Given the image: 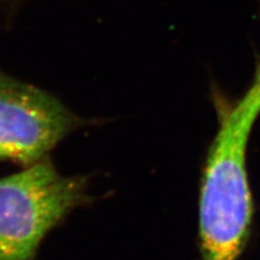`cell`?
Instances as JSON below:
<instances>
[{
  "label": "cell",
  "mask_w": 260,
  "mask_h": 260,
  "mask_svg": "<svg viewBox=\"0 0 260 260\" xmlns=\"http://www.w3.org/2000/svg\"><path fill=\"white\" fill-rule=\"evenodd\" d=\"M86 177L61 176L48 159L0 180V260H34L42 239L89 200Z\"/></svg>",
  "instance_id": "cell-2"
},
{
  "label": "cell",
  "mask_w": 260,
  "mask_h": 260,
  "mask_svg": "<svg viewBox=\"0 0 260 260\" xmlns=\"http://www.w3.org/2000/svg\"><path fill=\"white\" fill-rule=\"evenodd\" d=\"M8 2H11V0H0V5L5 4V3H8Z\"/></svg>",
  "instance_id": "cell-4"
},
{
  "label": "cell",
  "mask_w": 260,
  "mask_h": 260,
  "mask_svg": "<svg viewBox=\"0 0 260 260\" xmlns=\"http://www.w3.org/2000/svg\"><path fill=\"white\" fill-rule=\"evenodd\" d=\"M260 115V59L251 86L223 113L204 169L199 201L203 260H237L252 222L247 144Z\"/></svg>",
  "instance_id": "cell-1"
},
{
  "label": "cell",
  "mask_w": 260,
  "mask_h": 260,
  "mask_svg": "<svg viewBox=\"0 0 260 260\" xmlns=\"http://www.w3.org/2000/svg\"><path fill=\"white\" fill-rule=\"evenodd\" d=\"M84 123L53 95L0 71V160L35 164Z\"/></svg>",
  "instance_id": "cell-3"
}]
</instances>
